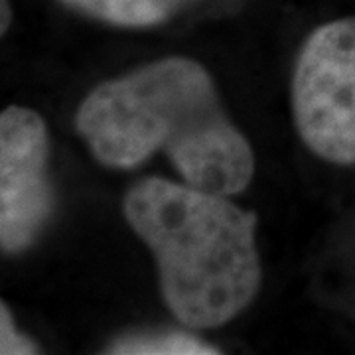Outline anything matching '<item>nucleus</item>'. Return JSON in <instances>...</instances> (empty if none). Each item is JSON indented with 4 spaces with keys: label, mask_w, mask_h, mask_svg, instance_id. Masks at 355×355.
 <instances>
[{
    "label": "nucleus",
    "mask_w": 355,
    "mask_h": 355,
    "mask_svg": "<svg viewBox=\"0 0 355 355\" xmlns=\"http://www.w3.org/2000/svg\"><path fill=\"white\" fill-rule=\"evenodd\" d=\"M8 24H10V6L8 0H2V32H6Z\"/></svg>",
    "instance_id": "nucleus-8"
},
{
    "label": "nucleus",
    "mask_w": 355,
    "mask_h": 355,
    "mask_svg": "<svg viewBox=\"0 0 355 355\" xmlns=\"http://www.w3.org/2000/svg\"><path fill=\"white\" fill-rule=\"evenodd\" d=\"M119 355H217L219 349L196 336L166 331L153 336H127L107 349Z\"/></svg>",
    "instance_id": "nucleus-6"
},
{
    "label": "nucleus",
    "mask_w": 355,
    "mask_h": 355,
    "mask_svg": "<svg viewBox=\"0 0 355 355\" xmlns=\"http://www.w3.org/2000/svg\"><path fill=\"white\" fill-rule=\"evenodd\" d=\"M0 354L2 355H32L38 354V345L30 342L14 328V320L8 306L0 304Z\"/></svg>",
    "instance_id": "nucleus-7"
},
{
    "label": "nucleus",
    "mask_w": 355,
    "mask_h": 355,
    "mask_svg": "<svg viewBox=\"0 0 355 355\" xmlns=\"http://www.w3.org/2000/svg\"><path fill=\"white\" fill-rule=\"evenodd\" d=\"M48 128L36 111L8 107L0 114V245L20 253L38 239L53 214Z\"/></svg>",
    "instance_id": "nucleus-4"
},
{
    "label": "nucleus",
    "mask_w": 355,
    "mask_h": 355,
    "mask_svg": "<svg viewBox=\"0 0 355 355\" xmlns=\"http://www.w3.org/2000/svg\"><path fill=\"white\" fill-rule=\"evenodd\" d=\"M292 111L312 153L331 164H355V16L308 36L292 77Z\"/></svg>",
    "instance_id": "nucleus-3"
},
{
    "label": "nucleus",
    "mask_w": 355,
    "mask_h": 355,
    "mask_svg": "<svg viewBox=\"0 0 355 355\" xmlns=\"http://www.w3.org/2000/svg\"><path fill=\"white\" fill-rule=\"evenodd\" d=\"M211 191L164 178L140 180L123 214L158 263L170 312L188 328H219L261 288L257 216Z\"/></svg>",
    "instance_id": "nucleus-2"
},
{
    "label": "nucleus",
    "mask_w": 355,
    "mask_h": 355,
    "mask_svg": "<svg viewBox=\"0 0 355 355\" xmlns=\"http://www.w3.org/2000/svg\"><path fill=\"white\" fill-rule=\"evenodd\" d=\"M77 12L123 28H148L168 20L191 0H62Z\"/></svg>",
    "instance_id": "nucleus-5"
},
{
    "label": "nucleus",
    "mask_w": 355,
    "mask_h": 355,
    "mask_svg": "<svg viewBox=\"0 0 355 355\" xmlns=\"http://www.w3.org/2000/svg\"><path fill=\"white\" fill-rule=\"evenodd\" d=\"M76 128L107 168L130 170L164 150L191 188L219 196L253 180L251 144L229 121L202 64L166 58L93 89Z\"/></svg>",
    "instance_id": "nucleus-1"
}]
</instances>
